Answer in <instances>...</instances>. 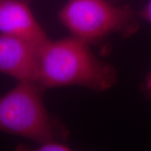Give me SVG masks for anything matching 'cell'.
Wrapping results in <instances>:
<instances>
[{"instance_id": "obj_1", "label": "cell", "mask_w": 151, "mask_h": 151, "mask_svg": "<svg viewBox=\"0 0 151 151\" xmlns=\"http://www.w3.org/2000/svg\"><path fill=\"white\" fill-rule=\"evenodd\" d=\"M85 41L70 35L50 40L39 50L36 82L44 90L81 86L105 92L117 81V71L101 60Z\"/></svg>"}, {"instance_id": "obj_2", "label": "cell", "mask_w": 151, "mask_h": 151, "mask_svg": "<svg viewBox=\"0 0 151 151\" xmlns=\"http://www.w3.org/2000/svg\"><path fill=\"white\" fill-rule=\"evenodd\" d=\"M44 92L36 81H18L0 97V131L36 144L60 139L59 124L44 103Z\"/></svg>"}, {"instance_id": "obj_3", "label": "cell", "mask_w": 151, "mask_h": 151, "mask_svg": "<svg viewBox=\"0 0 151 151\" xmlns=\"http://www.w3.org/2000/svg\"><path fill=\"white\" fill-rule=\"evenodd\" d=\"M57 16L71 36L89 45L113 34L129 36L139 28L137 15L129 6L108 0H68Z\"/></svg>"}, {"instance_id": "obj_4", "label": "cell", "mask_w": 151, "mask_h": 151, "mask_svg": "<svg viewBox=\"0 0 151 151\" xmlns=\"http://www.w3.org/2000/svg\"><path fill=\"white\" fill-rule=\"evenodd\" d=\"M0 34L20 39L38 48L50 40L26 0H0Z\"/></svg>"}, {"instance_id": "obj_5", "label": "cell", "mask_w": 151, "mask_h": 151, "mask_svg": "<svg viewBox=\"0 0 151 151\" xmlns=\"http://www.w3.org/2000/svg\"><path fill=\"white\" fill-rule=\"evenodd\" d=\"M20 39L0 34V74L36 81L39 50Z\"/></svg>"}, {"instance_id": "obj_6", "label": "cell", "mask_w": 151, "mask_h": 151, "mask_svg": "<svg viewBox=\"0 0 151 151\" xmlns=\"http://www.w3.org/2000/svg\"><path fill=\"white\" fill-rule=\"evenodd\" d=\"M35 150L37 151H69L71 150V147L64 143L61 139H55L37 144L35 147Z\"/></svg>"}, {"instance_id": "obj_7", "label": "cell", "mask_w": 151, "mask_h": 151, "mask_svg": "<svg viewBox=\"0 0 151 151\" xmlns=\"http://www.w3.org/2000/svg\"><path fill=\"white\" fill-rule=\"evenodd\" d=\"M138 16L151 24V0L149 1V3L145 6V8L139 13Z\"/></svg>"}, {"instance_id": "obj_8", "label": "cell", "mask_w": 151, "mask_h": 151, "mask_svg": "<svg viewBox=\"0 0 151 151\" xmlns=\"http://www.w3.org/2000/svg\"><path fill=\"white\" fill-rule=\"evenodd\" d=\"M145 89L148 94H150L151 96V72L150 75L147 76V79L145 81Z\"/></svg>"}]
</instances>
